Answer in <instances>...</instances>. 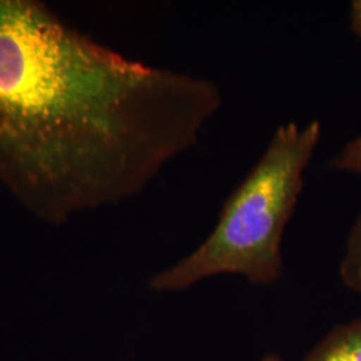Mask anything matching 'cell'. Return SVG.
<instances>
[{
    "mask_svg": "<svg viewBox=\"0 0 361 361\" xmlns=\"http://www.w3.org/2000/svg\"><path fill=\"white\" fill-rule=\"evenodd\" d=\"M302 361H361V319L334 328Z\"/></svg>",
    "mask_w": 361,
    "mask_h": 361,
    "instance_id": "3",
    "label": "cell"
},
{
    "mask_svg": "<svg viewBox=\"0 0 361 361\" xmlns=\"http://www.w3.org/2000/svg\"><path fill=\"white\" fill-rule=\"evenodd\" d=\"M350 30L352 32L361 39V0H353L350 4Z\"/></svg>",
    "mask_w": 361,
    "mask_h": 361,
    "instance_id": "6",
    "label": "cell"
},
{
    "mask_svg": "<svg viewBox=\"0 0 361 361\" xmlns=\"http://www.w3.org/2000/svg\"><path fill=\"white\" fill-rule=\"evenodd\" d=\"M340 277L347 288L361 295V213L349 233Z\"/></svg>",
    "mask_w": 361,
    "mask_h": 361,
    "instance_id": "4",
    "label": "cell"
},
{
    "mask_svg": "<svg viewBox=\"0 0 361 361\" xmlns=\"http://www.w3.org/2000/svg\"><path fill=\"white\" fill-rule=\"evenodd\" d=\"M261 361H283V359L277 353H268L261 359Z\"/></svg>",
    "mask_w": 361,
    "mask_h": 361,
    "instance_id": "7",
    "label": "cell"
},
{
    "mask_svg": "<svg viewBox=\"0 0 361 361\" xmlns=\"http://www.w3.org/2000/svg\"><path fill=\"white\" fill-rule=\"evenodd\" d=\"M331 168L361 176V134L337 153L331 161Z\"/></svg>",
    "mask_w": 361,
    "mask_h": 361,
    "instance_id": "5",
    "label": "cell"
},
{
    "mask_svg": "<svg viewBox=\"0 0 361 361\" xmlns=\"http://www.w3.org/2000/svg\"><path fill=\"white\" fill-rule=\"evenodd\" d=\"M221 104L212 80L131 61L43 3L0 0V185L38 219L140 193Z\"/></svg>",
    "mask_w": 361,
    "mask_h": 361,
    "instance_id": "1",
    "label": "cell"
},
{
    "mask_svg": "<svg viewBox=\"0 0 361 361\" xmlns=\"http://www.w3.org/2000/svg\"><path fill=\"white\" fill-rule=\"evenodd\" d=\"M320 135L319 121L279 126L255 168L225 201L213 232L189 256L157 273L152 289L178 292L219 274L274 284L283 274L285 228Z\"/></svg>",
    "mask_w": 361,
    "mask_h": 361,
    "instance_id": "2",
    "label": "cell"
}]
</instances>
